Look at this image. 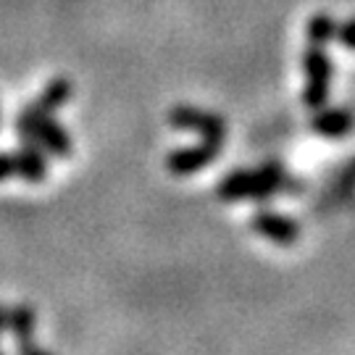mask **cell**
<instances>
[{
  "label": "cell",
  "mask_w": 355,
  "mask_h": 355,
  "mask_svg": "<svg viewBox=\"0 0 355 355\" xmlns=\"http://www.w3.org/2000/svg\"><path fill=\"white\" fill-rule=\"evenodd\" d=\"M311 132L318 135V137H327V140H340V137H347L355 127V114L350 108H343V105H334V108H318L316 116L311 119Z\"/></svg>",
  "instance_id": "52a82bcc"
},
{
  "label": "cell",
  "mask_w": 355,
  "mask_h": 355,
  "mask_svg": "<svg viewBox=\"0 0 355 355\" xmlns=\"http://www.w3.org/2000/svg\"><path fill=\"white\" fill-rule=\"evenodd\" d=\"M337 19L327 11H318L313 13L308 21H305V40H308V45H321V48H327L329 42H334L337 37Z\"/></svg>",
  "instance_id": "8fae6325"
},
{
  "label": "cell",
  "mask_w": 355,
  "mask_h": 355,
  "mask_svg": "<svg viewBox=\"0 0 355 355\" xmlns=\"http://www.w3.org/2000/svg\"><path fill=\"white\" fill-rule=\"evenodd\" d=\"M71 95H74V82H71L69 76H55V79L48 82V87L42 89V95H40L37 101H32V103H35L45 116H53L58 108H64L66 103L71 101Z\"/></svg>",
  "instance_id": "30bf717a"
},
{
  "label": "cell",
  "mask_w": 355,
  "mask_h": 355,
  "mask_svg": "<svg viewBox=\"0 0 355 355\" xmlns=\"http://www.w3.org/2000/svg\"><path fill=\"white\" fill-rule=\"evenodd\" d=\"M250 229L258 237L274 242V245H295L303 234L300 221H295L284 214H277V211H258L250 218Z\"/></svg>",
  "instance_id": "5b68a950"
},
{
  "label": "cell",
  "mask_w": 355,
  "mask_h": 355,
  "mask_svg": "<svg viewBox=\"0 0 355 355\" xmlns=\"http://www.w3.org/2000/svg\"><path fill=\"white\" fill-rule=\"evenodd\" d=\"M292 184H297L295 179L284 171L279 161H268L261 164L258 168H237L229 171L227 177H221L216 195L227 203L234 200H263L279 192H290Z\"/></svg>",
  "instance_id": "6da1fadb"
},
{
  "label": "cell",
  "mask_w": 355,
  "mask_h": 355,
  "mask_svg": "<svg viewBox=\"0 0 355 355\" xmlns=\"http://www.w3.org/2000/svg\"><path fill=\"white\" fill-rule=\"evenodd\" d=\"M16 177L26 179V182H42L48 177V158L40 145H29L21 150H16Z\"/></svg>",
  "instance_id": "9c48e42d"
},
{
  "label": "cell",
  "mask_w": 355,
  "mask_h": 355,
  "mask_svg": "<svg viewBox=\"0 0 355 355\" xmlns=\"http://www.w3.org/2000/svg\"><path fill=\"white\" fill-rule=\"evenodd\" d=\"M168 124L177 132H192L200 135L203 140H227V121L224 116L214 114V111H203L190 103H179L168 111Z\"/></svg>",
  "instance_id": "3957f363"
},
{
  "label": "cell",
  "mask_w": 355,
  "mask_h": 355,
  "mask_svg": "<svg viewBox=\"0 0 355 355\" xmlns=\"http://www.w3.org/2000/svg\"><path fill=\"white\" fill-rule=\"evenodd\" d=\"M303 105L308 111H318L329 103L331 79H334V64L329 53L321 45H308L303 53Z\"/></svg>",
  "instance_id": "7a4b0ae2"
},
{
  "label": "cell",
  "mask_w": 355,
  "mask_h": 355,
  "mask_svg": "<svg viewBox=\"0 0 355 355\" xmlns=\"http://www.w3.org/2000/svg\"><path fill=\"white\" fill-rule=\"evenodd\" d=\"M6 329H8V308H6V305H0V340H3Z\"/></svg>",
  "instance_id": "5bb4252c"
},
{
  "label": "cell",
  "mask_w": 355,
  "mask_h": 355,
  "mask_svg": "<svg viewBox=\"0 0 355 355\" xmlns=\"http://www.w3.org/2000/svg\"><path fill=\"white\" fill-rule=\"evenodd\" d=\"M221 148H224V142L218 140H200L198 145H190V148H177V150L166 155V168L174 177L200 174L203 168H208L221 155Z\"/></svg>",
  "instance_id": "277c9868"
},
{
  "label": "cell",
  "mask_w": 355,
  "mask_h": 355,
  "mask_svg": "<svg viewBox=\"0 0 355 355\" xmlns=\"http://www.w3.org/2000/svg\"><path fill=\"white\" fill-rule=\"evenodd\" d=\"M16 177V153H0V182Z\"/></svg>",
  "instance_id": "4fadbf2b"
},
{
  "label": "cell",
  "mask_w": 355,
  "mask_h": 355,
  "mask_svg": "<svg viewBox=\"0 0 355 355\" xmlns=\"http://www.w3.org/2000/svg\"><path fill=\"white\" fill-rule=\"evenodd\" d=\"M35 324H37V316H35V308L26 303H19L8 308V331L13 337V345L16 350L24 355H42L45 350L35 343Z\"/></svg>",
  "instance_id": "8992f818"
},
{
  "label": "cell",
  "mask_w": 355,
  "mask_h": 355,
  "mask_svg": "<svg viewBox=\"0 0 355 355\" xmlns=\"http://www.w3.org/2000/svg\"><path fill=\"white\" fill-rule=\"evenodd\" d=\"M334 40L343 45L345 51H355V16H350V19H345V21L337 24V37Z\"/></svg>",
  "instance_id": "7c38bea8"
},
{
  "label": "cell",
  "mask_w": 355,
  "mask_h": 355,
  "mask_svg": "<svg viewBox=\"0 0 355 355\" xmlns=\"http://www.w3.org/2000/svg\"><path fill=\"white\" fill-rule=\"evenodd\" d=\"M29 145H40L45 153H53L58 158H69L74 153V140L66 132L64 124H58L53 116H48L45 121H40V127L35 129V137Z\"/></svg>",
  "instance_id": "ba28073f"
}]
</instances>
